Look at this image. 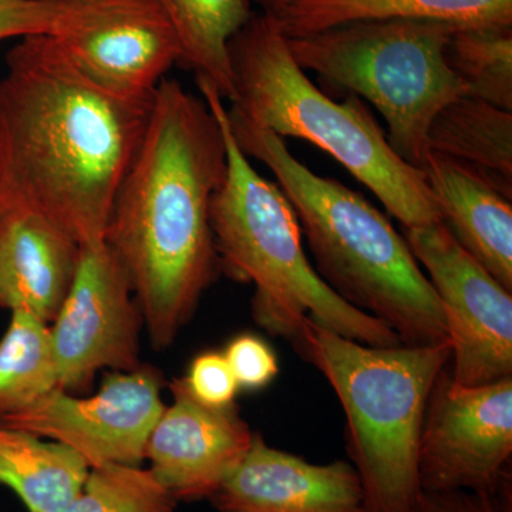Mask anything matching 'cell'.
Wrapping results in <instances>:
<instances>
[{
	"label": "cell",
	"instance_id": "1",
	"mask_svg": "<svg viewBox=\"0 0 512 512\" xmlns=\"http://www.w3.org/2000/svg\"><path fill=\"white\" fill-rule=\"evenodd\" d=\"M0 77V220L33 212L80 245L104 244L153 99L111 92L55 36L19 39Z\"/></svg>",
	"mask_w": 512,
	"mask_h": 512
},
{
	"label": "cell",
	"instance_id": "2",
	"mask_svg": "<svg viewBox=\"0 0 512 512\" xmlns=\"http://www.w3.org/2000/svg\"><path fill=\"white\" fill-rule=\"evenodd\" d=\"M225 174L227 146L217 116L202 97L165 79L104 238L158 350L173 345L220 269L210 211Z\"/></svg>",
	"mask_w": 512,
	"mask_h": 512
},
{
	"label": "cell",
	"instance_id": "3",
	"mask_svg": "<svg viewBox=\"0 0 512 512\" xmlns=\"http://www.w3.org/2000/svg\"><path fill=\"white\" fill-rule=\"evenodd\" d=\"M228 117L239 148L274 173L291 202L325 284L389 326L403 345L447 342L439 296L384 214L338 181L312 173L278 134L234 110Z\"/></svg>",
	"mask_w": 512,
	"mask_h": 512
},
{
	"label": "cell",
	"instance_id": "4",
	"mask_svg": "<svg viewBox=\"0 0 512 512\" xmlns=\"http://www.w3.org/2000/svg\"><path fill=\"white\" fill-rule=\"evenodd\" d=\"M197 83L202 99L220 121L227 146V174L211 202L215 248L220 268L255 285V322L292 343L305 323L313 322L363 345H403L389 326L343 301L320 278L303 249L291 202L239 148L220 92L207 80Z\"/></svg>",
	"mask_w": 512,
	"mask_h": 512
},
{
	"label": "cell",
	"instance_id": "5",
	"mask_svg": "<svg viewBox=\"0 0 512 512\" xmlns=\"http://www.w3.org/2000/svg\"><path fill=\"white\" fill-rule=\"evenodd\" d=\"M232 109L279 137L322 148L379 198L404 228L440 222L423 171L397 156L375 117L355 94L330 99L293 59L271 15H252L229 43Z\"/></svg>",
	"mask_w": 512,
	"mask_h": 512
},
{
	"label": "cell",
	"instance_id": "6",
	"mask_svg": "<svg viewBox=\"0 0 512 512\" xmlns=\"http://www.w3.org/2000/svg\"><path fill=\"white\" fill-rule=\"evenodd\" d=\"M326 377L346 417V451L366 512H413L421 493L419 450L431 387L450 365L451 343L363 345L306 322L293 342Z\"/></svg>",
	"mask_w": 512,
	"mask_h": 512
},
{
	"label": "cell",
	"instance_id": "7",
	"mask_svg": "<svg viewBox=\"0 0 512 512\" xmlns=\"http://www.w3.org/2000/svg\"><path fill=\"white\" fill-rule=\"evenodd\" d=\"M457 29L424 20H372L288 37V46L303 70L372 103L386 120L397 156L420 170L431 121L466 96L446 56Z\"/></svg>",
	"mask_w": 512,
	"mask_h": 512
},
{
	"label": "cell",
	"instance_id": "8",
	"mask_svg": "<svg viewBox=\"0 0 512 512\" xmlns=\"http://www.w3.org/2000/svg\"><path fill=\"white\" fill-rule=\"evenodd\" d=\"M404 239L443 306L454 383L476 387L512 376V292L443 221L404 228Z\"/></svg>",
	"mask_w": 512,
	"mask_h": 512
},
{
	"label": "cell",
	"instance_id": "9",
	"mask_svg": "<svg viewBox=\"0 0 512 512\" xmlns=\"http://www.w3.org/2000/svg\"><path fill=\"white\" fill-rule=\"evenodd\" d=\"M512 456V376L454 383L448 366L431 387L419 450L421 491L498 495Z\"/></svg>",
	"mask_w": 512,
	"mask_h": 512
},
{
	"label": "cell",
	"instance_id": "10",
	"mask_svg": "<svg viewBox=\"0 0 512 512\" xmlns=\"http://www.w3.org/2000/svg\"><path fill=\"white\" fill-rule=\"evenodd\" d=\"M164 409L160 373L140 365L131 372H110L87 399L57 387L0 424L72 448L90 468L140 466Z\"/></svg>",
	"mask_w": 512,
	"mask_h": 512
},
{
	"label": "cell",
	"instance_id": "11",
	"mask_svg": "<svg viewBox=\"0 0 512 512\" xmlns=\"http://www.w3.org/2000/svg\"><path fill=\"white\" fill-rule=\"evenodd\" d=\"M50 328L60 389L79 392L100 370L140 366V306L106 242L82 247L72 288Z\"/></svg>",
	"mask_w": 512,
	"mask_h": 512
},
{
	"label": "cell",
	"instance_id": "12",
	"mask_svg": "<svg viewBox=\"0 0 512 512\" xmlns=\"http://www.w3.org/2000/svg\"><path fill=\"white\" fill-rule=\"evenodd\" d=\"M55 37L84 72L131 99H153L181 59L156 0H84L77 22Z\"/></svg>",
	"mask_w": 512,
	"mask_h": 512
},
{
	"label": "cell",
	"instance_id": "13",
	"mask_svg": "<svg viewBox=\"0 0 512 512\" xmlns=\"http://www.w3.org/2000/svg\"><path fill=\"white\" fill-rule=\"evenodd\" d=\"M170 389L174 402L148 437L146 460L178 504L210 501L248 453L255 433L235 404L220 409L198 402L183 379Z\"/></svg>",
	"mask_w": 512,
	"mask_h": 512
},
{
	"label": "cell",
	"instance_id": "14",
	"mask_svg": "<svg viewBox=\"0 0 512 512\" xmlns=\"http://www.w3.org/2000/svg\"><path fill=\"white\" fill-rule=\"evenodd\" d=\"M210 503L217 512H366L362 483L348 461L309 463L269 446L259 433Z\"/></svg>",
	"mask_w": 512,
	"mask_h": 512
},
{
	"label": "cell",
	"instance_id": "15",
	"mask_svg": "<svg viewBox=\"0 0 512 512\" xmlns=\"http://www.w3.org/2000/svg\"><path fill=\"white\" fill-rule=\"evenodd\" d=\"M82 247L33 212L0 220V308L52 323L72 288Z\"/></svg>",
	"mask_w": 512,
	"mask_h": 512
},
{
	"label": "cell",
	"instance_id": "16",
	"mask_svg": "<svg viewBox=\"0 0 512 512\" xmlns=\"http://www.w3.org/2000/svg\"><path fill=\"white\" fill-rule=\"evenodd\" d=\"M441 221L512 292V205L494 185L450 158L429 153L420 168Z\"/></svg>",
	"mask_w": 512,
	"mask_h": 512
},
{
	"label": "cell",
	"instance_id": "17",
	"mask_svg": "<svg viewBox=\"0 0 512 512\" xmlns=\"http://www.w3.org/2000/svg\"><path fill=\"white\" fill-rule=\"evenodd\" d=\"M272 18L286 37L372 20H424L458 28L512 26V0H299Z\"/></svg>",
	"mask_w": 512,
	"mask_h": 512
},
{
	"label": "cell",
	"instance_id": "18",
	"mask_svg": "<svg viewBox=\"0 0 512 512\" xmlns=\"http://www.w3.org/2000/svg\"><path fill=\"white\" fill-rule=\"evenodd\" d=\"M427 147L480 174L511 200L512 111L476 97H458L431 121Z\"/></svg>",
	"mask_w": 512,
	"mask_h": 512
},
{
	"label": "cell",
	"instance_id": "19",
	"mask_svg": "<svg viewBox=\"0 0 512 512\" xmlns=\"http://www.w3.org/2000/svg\"><path fill=\"white\" fill-rule=\"evenodd\" d=\"M89 473V464L72 448L0 424V485L29 512H62Z\"/></svg>",
	"mask_w": 512,
	"mask_h": 512
},
{
	"label": "cell",
	"instance_id": "20",
	"mask_svg": "<svg viewBox=\"0 0 512 512\" xmlns=\"http://www.w3.org/2000/svg\"><path fill=\"white\" fill-rule=\"evenodd\" d=\"M180 43V64L234 100L229 43L251 19V0H156Z\"/></svg>",
	"mask_w": 512,
	"mask_h": 512
},
{
	"label": "cell",
	"instance_id": "21",
	"mask_svg": "<svg viewBox=\"0 0 512 512\" xmlns=\"http://www.w3.org/2000/svg\"><path fill=\"white\" fill-rule=\"evenodd\" d=\"M57 387L49 325L30 313L13 311L0 339V421L28 409Z\"/></svg>",
	"mask_w": 512,
	"mask_h": 512
},
{
	"label": "cell",
	"instance_id": "22",
	"mask_svg": "<svg viewBox=\"0 0 512 512\" xmlns=\"http://www.w3.org/2000/svg\"><path fill=\"white\" fill-rule=\"evenodd\" d=\"M446 56L466 96L512 111V26L457 29Z\"/></svg>",
	"mask_w": 512,
	"mask_h": 512
},
{
	"label": "cell",
	"instance_id": "23",
	"mask_svg": "<svg viewBox=\"0 0 512 512\" xmlns=\"http://www.w3.org/2000/svg\"><path fill=\"white\" fill-rule=\"evenodd\" d=\"M178 503L150 468H90L82 490L62 512H177Z\"/></svg>",
	"mask_w": 512,
	"mask_h": 512
},
{
	"label": "cell",
	"instance_id": "24",
	"mask_svg": "<svg viewBox=\"0 0 512 512\" xmlns=\"http://www.w3.org/2000/svg\"><path fill=\"white\" fill-rule=\"evenodd\" d=\"M83 0H0V43L28 36H60L72 28Z\"/></svg>",
	"mask_w": 512,
	"mask_h": 512
},
{
	"label": "cell",
	"instance_id": "25",
	"mask_svg": "<svg viewBox=\"0 0 512 512\" xmlns=\"http://www.w3.org/2000/svg\"><path fill=\"white\" fill-rule=\"evenodd\" d=\"M224 356L239 389H265L279 375V362L274 349L264 339L251 333L232 339Z\"/></svg>",
	"mask_w": 512,
	"mask_h": 512
},
{
	"label": "cell",
	"instance_id": "26",
	"mask_svg": "<svg viewBox=\"0 0 512 512\" xmlns=\"http://www.w3.org/2000/svg\"><path fill=\"white\" fill-rule=\"evenodd\" d=\"M183 380L198 402L220 409L235 404L239 386L224 353H201L192 360Z\"/></svg>",
	"mask_w": 512,
	"mask_h": 512
},
{
	"label": "cell",
	"instance_id": "27",
	"mask_svg": "<svg viewBox=\"0 0 512 512\" xmlns=\"http://www.w3.org/2000/svg\"><path fill=\"white\" fill-rule=\"evenodd\" d=\"M413 512H507L498 495L476 491H423Z\"/></svg>",
	"mask_w": 512,
	"mask_h": 512
},
{
	"label": "cell",
	"instance_id": "28",
	"mask_svg": "<svg viewBox=\"0 0 512 512\" xmlns=\"http://www.w3.org/2000/svg\"><path fill=\"white\" fill-rule=\"evenodd\" d=\"M299 0H251L252 5L259 6L262 13L275 16L282 10L288 9L289 6L295 5Z\"/></svg>",
	"mask_w": 512,
	"mask_h": 512
}]
</instances>
